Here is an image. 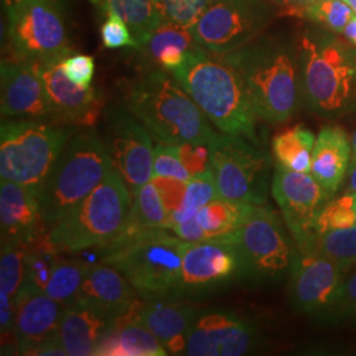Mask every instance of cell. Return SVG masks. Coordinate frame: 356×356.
<instances>
[{"instance_id": "cell-1", "label": "cell", "mask_w": 356, "mask_h": 356, "mask_svg": "<svg viewBox=\"0 0 356 356\" xmlns=\"http://www.w3.org/2000/svg\"><path fill=\"white\" fill-rule=\"evenodd\" d=\"M220 132L259 145L254 102L241 73L223 54L198 47L170 72Z\"/></svg>"}, {"instance_id": "cell-2", "label": "cell", "mask_w": 356, "mask_h": 356, "mask_svg": "<svg viewBox=\"0 0 356 356\" xmlns=\"http://www.w3.org/2000/svg\"><path fill=\"white\" fill-rule=\"evenodd\" d=\"M223 56L243 76L259 119L275 124L292 119L302 101L294 42L280 36H259Z\"/></svg>"}, {"instance_id": "cell-3", "label": "cell", "mask_w": 356, "mask_h": 356, "mask_svg": "<svg viewBox=\"0 0 356 356\" xmlns=\"http://www.w3.org/2000/svg\"><path fill=\"white\" fill-rule=\"evenodd\" d=\"M123 101L159 143L209 145L216 135L189 92L164 69L145 67L126 82Z\"/></svg>"}, {"instance_id": "cell-4", "label": "cell", "mask_w": 356, "mask_h": 356, "mask_svg": "<svg viewBox=\"0 0 356 356\" xmlns=\"http://www.w3.org/2000/svg\"><path fill=\"white\" fill-rule=\"evenodd\" d=\"M296 45L307 108L327 119L355 113V47L322 26L304 31Z\"/></svg>"}, {"instance_id": "cell-5", "label": "cell", "mask_w": 356, "mask_h": 356, "mask_svg": "<svg viewBox=\"0 0 356 356\" xmlns=\"http://www.w3.org/2000/svg\"><path fill=\"white\" fill-rule=\"evenodd\" d=\"M165 229H145L99 247L101 263L119 270L144 301L176 297L189 242Z\"/></svg>"}, {"instance_id": "cell-6", "label": "cell", "mask_w": 356, "mask_h": 356, "mask_svg": "<svg viewBox=\"0 0 356 356\" xmlns=\"http://www.w3.org/2000/svg\"><path fill=\"white\" fill-rule=\"evenodd\" d=\"M113 168L102 138L94 127L73 134L38 195L49 229L94 191Z\"/></svg>"}, {"instance_id": "cell-7", "label": "cell", "mask_w": 356, "mask_h": 356, "mask_svg": "<svg viewBox=\"0 0 356 356\" xmlns=\"http://www.w3.org/2000/svg\"><path fill=\"white\" fill-rule=\"evenodd\" d=\"M131 204L127 185L113 166L81 204L48 229L49 239L61 254L102 247L119 234Z\"/></svg>"}, {"instance_id": "cell-8", "label": "cell", "mask_w": 356, "mask_h": 356, "mask_svg": "<svg viewBox=\"0 0 356 356\" xmlns=\"http://www.w3.org/2000/svg\"><path fill=\"white\" fill-rule=\"evenodd\" d=\"M74 127L42 120H6L0 129V177L36 195L73 136Z\"/></svg>"}, {"instance_id": "cell-9", "label": "cell", "mask_w": 356, "mask_h": 356, "mask_svg": "<svg viewBox=\"0 0 356 356\" xmlns=\"http://www.w3.org/2000/svg\"><path fill=\"white\" fill-rule=\"evenodd\" d=\"M229 243L242 254L247 280L270 284L289 276L297 245L284 219L267 204L254 206Z\"/></svg>"}, {"instance_id": "cell-10", "label": "cell", "mask_w": 356, "mask_h": 356, "mask_svg": "<svg viewBox=\"0 0 356 356\" xmlns=\"http://www.w3.org/2000/svg\"><path fill=\"white\" fill-rule=\"evenodd\" d=\"M7 11V38L13 60H64L73 51L65 0H24Z\"/></svg>"}, {"instance_id": "cell-11", "label": "cell", "mask_w": 356, "mask_h": 356, "mask_svg": "<svg viewBox=\"0 0 356 356\" xmlns=\"http://www.w3.org/2000/svg\"><path fill=\"white\" fill-rule=\"evenodd\" d=\"M210 163L220 198L243 204H266L270 189V157L252 141L216 134L209 143Z\"/></svg>"}, {"instance_id": "cell-12", "label": "cell", "mask_w": 356, "mask_h": 356, "mask_svg": "<svg viewBox=\"0 0 356 356\" xmlns=\"http://www.w3.org/2000/svg\"><path fill=\"white\" fill-rule=\"evenodd\" d=\"M272 0H211L191 26L195 42L216 54L241 49L259 38L276 16Z\"/></svg>"}, {"instance_id": "cell-13", "label": "cell", "mask_w": 356, "mask_h": 356, "mask_svg": "<svg viewBox=\"0 0 356 356\" xmlns=\"http://www.w3.org/2000/svg\"><path fill=\"white\" fill-rule=\"evenodd\" d=\"M288 277L289 301L297 312L325 323L343 319L344 270L316 245L297 248Z\"/></svg>"}, {"instance_id": "cell-14", "label": "cell", "mask_w": 356, "mask_h": 356, "mask_svg": "<svg viewBox=\"0 0 356 356\" xmlns=\"http://www.w3.org/2000/svg\"><path fill=\"white\" fill-rule=\"evenodd\" d=\"M151 138L148 129L124 104L104 108L103 144L132 200L152 179L154 149Z\"/></svg>"}, {"instance_id": "cell-15", "label": "cell", "mask_w": 356, "mask_h": 356, "mask_svg": "<svg viewBox=\"0 0 356 356\" xmlns=\"http://www.w3.org/2000/svg\"><path fill=\"white\" fill-rule=\"evenodd\" d=\"M241 279H245V268L235 244L189 242L175 300L204 297Z\"/></svg>"}, {"instance_id": "cell-16", "label": "cell", "mask_w": 356, "mask_h": 356, "mask_svg": "<svg viewBox=\"0 0 356 356\" xmlns=\"http://www.w3.org/2000/svg\"><path fill=\"white\" fill-rule=\"evenodd\" d=\"M270 194L280 207L281 216L297 248L316 244V222L331 198L310 173L293 172L276 163Z\"/></svg>"}, {"instance_id": "cell-17", "label": "cell", "mask_w": 356, "mask_h": 356, "mask_svg": "<svg viewBox=\"0 0 356 356\" xmlns=\"http://www.w3.org/2000/svg\"><path fill=\"white\" fill-rule=\"evenodd\" d=\"M254 323L229 309L200 312L193 323L185 355L241 356L257 343Z\"/></svg>"}, {"instance_id": "cell-18", "label": "cell", "mask_w": 356, "mask_h": 356, "mask_svg": "<svg viewBox=\"0 0 356 356\" xmlns=\"http://www.w3.org/2000/svg\"><path fill=\"white\" fill-rule=\"evenodd\" d=\"M32 64L44 82L57 124L81 128L97 124L104 108L99 90L73 83L65 74L63 60Z\"/></svg>"}, {"instance_id": "cell-19", "label": "cell", "mask_w": 356, "mask_h": 356, "mask_svg": "<svg viewBox=\"0 0 356 356\" xmlns=\"http://www.w3.org/2000/svg\"><path fill=\"white\" fill-rule=\"evenodd\" d=\"M0 81L3 118L56 123L44 82L32 63L3 60L0 66Z\"/></svg>"}, {"instance_id": "cell-20", "label": "cell", "mask_w": 356, "mask_h": 356, "mask_svg": "<svg viewBox=\"0 0 356 356\" xmlns=\"http://www.w3.org/2000/svg\"><path fill=\"white\" fill-rule=\"evenodd\" d=\"M64 309V304L45 292L22 288L15 300L13 335L17 353L38 355L56 341Z\"/></svg>"}, {"instance_id": "cell-21", "label": "cell", "mask_w": 356, "mask_h": 356, "mask_svg": "<svg viewBox=\"0 0 356 356\" xmlns=\"http://www.w3.org/2000/svg\"><path fill=\"white\" fill-rule=\"evenodd\" d=\"M198 313L194 306L178 304L175 300H154L140 301L134 317L160 339L169 354L181 355L186 351Z\"/></svg>"}, {"instance_id": "cell-22", "label": "cell", "mask_w": 356, "mask_h": 356, "mask_svg": "<svg viewBox=\"0 0 356 356\" xmlns=\"http://www.w3.org/2000/svg\"><path fill=\"white\" fill-rule=\"evenodd\" d=\"M136 296L139 294L119 270L101 263L90 268L76 300L95 307L115 322L140 302Z\"/></svg>"}, {"instance_id": "cell-23", "label": "cell", "mask_w": 356, "mask_h": 356, "mask_svg": "<svg viewBox=\"0 0 356 356\" xmlns=\"http://www.w3.org/2000/svg\"><path fill=\"white\" fill-rule=\"evenodd\" d=\"M0 220L1 241L28 244L48 231L41 216L38 195L13 181L1 179Z\"/></svg>"}, {"instance_id": "cell-24", "label": "cell", "mask_w": 356, "mask_h": 356, "mask_svg": "<svg viewBox=\"0 0 356 356\" xmlns=\"http://www.w3.org/2000/svg\"><path fill=\"white\" fill-rule=\"evenodd\" d=\"M353 143L341 126L327 124L321 128L313 148L310 175L334 198L350 172Z\"/></svg>"}, {"instance_id": "cell-25", "label": "cell", "mask_w": 356, "mask_h": 356, "mask_svg": "<svg viewBox=\"0 0 356 356\" xmlns=\"http://www.w3.org/2000/svg\"><path fill=\"white\" fill-rule=\"evenodd\" d=\"M114 321L79 300L65 306L58 327V341L66 355H95L103 335Z\"/></svg>"}, {"instance_id": "cell-26", "label": "cell", "mask_w": 356, "mask_h": 356, "mask_svg": "<svg viewBox=\"0 0 356 356\" xmlns=\"http://www.w3.org/2000/svg\"><path fill=\"white\" fill-rule=\"evenodd\" d=\"M136 307L127 316L115 321L99 341L95 355L164 356L169 354L160 339L135 319L134 314Z\"/></svg>"}, {"instance_id": "cell-27", "label": "cell", "mask_w": 356, "mask_h": 356, "mask_svg": "<svg viewBox=\"0 0 356 356\" xmlns=\"http://www.w3.org/2000/svg\"><path fill=\"white\" fill-rule=\"evenodd\" d=\"M102 16L118 15L129 26L138 49L163 23L157 0H90Z\"/></svg>"}, {"instance_id": "cell-28", "label": "cell", "mask_w": 356, "mask_h": 356, "mask_svg": "<svg viewBox=\"0 0 356 356\" xmlns=\"http://www.w3.org/2000/svg\"><path fill=\"white\" fill-rule=\"evenodd\" d=\"M252 209L254 204L218 197L201 207L195 218L207 235V242L229 243L232 235L242 227Z\"/></svg>"}, {"instance_id": "cell-29", "label": "cell", "mask_w": 356, "mask_h": 356, "mask_svg": "<svg viewBox=\"0 0 356 356\" xmlns=\"http://www.w3.org/2000/svg\"><path fill=\"white\" fill-rule=\"evenodd\" d=\"M169 219L159 191L149 181L134 198L127 219L114 239H126L145 229H168Z\"/></svg>"}, {"instance_id": "cell-30", "label": "cell", "mask_w": 356, "mask_h": 356, "mask_svg": "<svg viewBox=\"0 0 356 356\" xmlns=\"http://www.w3.org/2000/svg\"><path fill=\"white\" fill-rule=\"evenodd\" d=\"M316 138L304 124L281 131L272 140L276 163L293 172L310 173Z\"/></svg>"}, {"instance_id": "cell-31", "label": "cell", "mask_w": 356, "mask_h": 356, "mask_svg": "<svg viewBox=\"0 0 356 356\" xmlns=\"http://www.w3.org/2000/svg\"><path fill=\"white\" fill-rule=\"evenodd\" d=\"M60 251L51 242L48 231L26 244V279L22 288L45 292L51 273L61 260Z\"/></svg>"}, {"instance_id": "cell-32", "label": "cell", "mask_w": 356, "mask_h": 356, "mask_svg": "<svg viewBox=\"0 0 356 356\" xmlns=\"http://www.w3.org/2000/svg\"><path fill=\"white\" fill-rule=\"evenodd\" d=\"M282 15L304 19L332 33L341 35L356 13L344 0H317L309 6Z\"/></svg>"}, {"instance_id": "cell-33", "label": "cell", "mask_w": 356, "mask_h": 356, "mask_svg": "<svg viewBox=\"0 0 356 356\" xmlns=\"http://www.w3.org/2000/svg\"><path fill=\"white\" fill-rule=\"evenodd\" d=\"M170 45H177L188 51L200 47L191 35V28L163 22L138 51L147 67H157L161 53Z\"/></svg>"}, {"instance_id": "cell-34", "label": "cell", "mask_w": 356, "mask_h": 356, "mask_svg": "<svg viewBox=\"0 0 356 356\" xmlns=\"http://www.w3.org/2000/svg\"><path fill=\"white\" fill-rule=\"evenodd\" d=\"M91 267V264L81 260H65L61 257L51 273L45 293L65 306L69 305L76 300Z\"/></svg>"}, {"instance_id": "cell-35", "label": "cell", "mask_w": 356, "mask_h": 356, "mask_svg": "<svg viewBox=\"0 0 356 356\" xmlns=\"http://www.w3.org/2000/svg\"><path fill=\"white\" fill-rule=\"evenodd\" d=\"M219 197L216 188V175L213 168L207 169L204 173L191 176L188 182V191L184 200V204L175 216H170L168 229H170L175 225L188 222L197 216L201 207L209 204L210 201Z\"/></svg>"}, {"instance_id": "cell-36", "label": "cell", "mask_w": 356, "mask_h": 356, "mask_svg": "<svg viewBox=\"0 0 356 356\" xmlns=\"http://www.w3.org/2000/svg\"><path fill=\"white\" fill-rule=\"evenodd\" d=\"M26 244L20 241H1L0 291L15 302L26 279Z\"/></svg>"}, {"instance_id": "cell-37", "label": "cell", "mask_w": 356, "mask_h": 356, "mask_svg": "<svg viewBox=\"0 0 356 356\" xmlns=\"http://www.w3.org/2000/svg\"><path fill=\"white\" fill-rule=\"evenodd\" d=\"M314 245L321 254L346 270L356 264V226L318 234Z\"/></svg>"}, {"instance_id": "cell-38", "label": "cell", "mask_w": 356, "mask_h": 356, "mask_svg": "<svg viewBox=\"0 0 356 356\" xmlns=\"http://www.w3.org/2000/svg\"><path fill=\"white\" fill-rule=\"evenodd\" d=\"M356 226V194L343 193L335 195L321 210L316 222V236L331 229Z\"/></svg>"}, {"instance_id": "cell-39", "label": "cell", "mask_w": 356, "mask_h": 356, "mask_svg": "<svg viewBox=\"0 0 356 356\" xmlns=\"http://www.w3.org/2000/svg\"><path fill=\"white\" fill-rule=\"evenodd\" d=\"M211 0H157L164 23L191 28L202 15Z\"/></svg>"}, {"instance_id": "cell-40", "label": "cell", "mask_w": 356, "mask_h": 356, "mask_svg": "<svg viewBox=\"0 0 356 356\" xmlns=\"http://www.w3.org/2000/svg\"><path fill=\"white\" fill-rule=\"evenodd\" d=\"M153 176H169L186 182L191 179L189 172L179 160L176 144L159 143L154 147Z\"/></svg>"}, {"instance_id": "cell-41", "label": "cell", "mask_w": 356, "mask_h": 356, "mask_svg": "<svg viewBox=\"0 0 356 356\" xmlns=\"http://www.w3.org/2000/svg\"><path fill=\"white\" fill-rule=\"evenodd\" d=\"M101 38L103 45L107 49L119 48H135L138 49V42L134 38L127 23L118 15H108L104 17L101 26Z\"/></svg>"}, {"instance_id": "cell-42", "label": "cell", "mask_w": 356, "mask_h": 356, "mask_svg": "<svg viewBox=\"0 0 356 356\" xmlns=\"http://www.w3.org/2000/svg\"><path fill=\"white\" fill-rule=\"evenodd\" d=\"M151 181L159 191L169 216H175L184 204L189 181L186 182L169 176H153Z\"/></svg>"}, {"instance_id": "cell-43", "label": "cell", "mask_w": 356, "mask_h": 356, "mask_svg": "<svg viewBox=\"0 0 356 356\" xmlns=\"http://www.w3.org/2000/svg\"><path fill=\"white\" fill-rule=\"evenodd\" d=\"M63 69L73 83L81 88H90L95 73V61L89 54L72 53L63 60Z\"/></svg>"}, {"instance_id": "cell-44", "label": "cell", "mask_w": 356, "mask_h": 356, "mask_svg": "<svg viewBox=\"0 0 356 356\" xmlns=\"http://www.w3.org/2000/svg\"><path fill=\"white\" fill-rule=\"evenodd\" d=\"M176 147L179 160L191 176H197L211 168L209 145L184 143L177 144Z\"/></svg>"}, {"instance_id": "cell-45", "label": "cell", "mask_w": 356, "mask_h": 356, "mask_svg": "<svg viewBox=\"0 0 356 356\" xmlns=\"http://www.w3.org/2000/svg\"><path fill=\"white\" fill-rule=\"evenodd\" d=\"M343 319L356 326V264L344 270Z\"/></svg>"}, {"instance_id": "cell-46", "label": "cell", "mask_w": 356, "mask_h": 356, "mask_svg": "<svg viewBox=\"0 0 356 356\" xmlns=\"http://www.w3.org/2000/svg\"><path fill=\"white\" fill-rule=\"evenodd\" d=\"M172 231L177 235L178 238L186 241V242H207V235L204 229L198 223L197 218H191L188 222H182L175 225Z\"/></svg>"}, {"instance_id": "cell-47", "label": "cell", "mask_w": 356, "mask_h": 356, "mask_svg": "<svg viewBox=\"0 0 356 356\" xmlns=\"http://www.w3.org/2000/svg\"><path fill=\"white\" fill-rule=\"evenodd\" d=\"M272 1L280 7L281 15H282L288 11H293V10L309 6L317 0H272Z\"/></svg>"}, {"instance_id": "cell-48", "label": "cell", "mask_w": 356, "mask_h": 356, "mask_svg": "<svg viewBox=\"0 0 356 356\" xmlns=\"http://www.w3.org/2000/svg\"><path fill=\"white\" fill-rule=\"evenodd\" d=\"M344 38L350 44H353L356 48V15L351 19V22L347 24L343 32Z\"/></svg>"}, {"instance_id": "cell-49", "label": "cell", "mask_w": 356, "mask_h": 356, "mask_svg": "<svg viewBox=\"0 0 356 356\" xmlns=\"http://www.w3.org/2000/svg\"><path fill=\"white\" fill-rule=\"evenodd\" d=\"M346 189L344 193H353L356 194V164L350 168V172L346 178Z\"/></svg>"}, {"instance_id": "cell-50", "label": "cell", "mask_w": 356, "mask_h": 356, "mask_svg": "<svg viewBox=\"0 0 356 356\" xmlns=\"http://www.w3.org/2000/svg\"><path fill=\"white\" fill-rule=\"evenodd\" d=\"M351 143H353V157H351V166H353L356 164V128L355 132H354L353 136H351ZM351 166H350V168H351Z\"/></svg>"}, {"instance_id": "cell-51", "label": "cell", "mask_w": 356, "mask_h": 356, "mask_svg": "<svg viewBox=\"0 0 356 356\" xmlns=\"http://www.w3.org/2000/svg\"><path fill=\"white\" fill-rule=\"evenodd\" d=\"M22 1H24V0H3L6 10H7V8H10V7H13V6L19 4V3H22Z\"/></svg>"}, {"instance_id": "cell-52", "label": "cell", "mask_w": 356, "mask_h": 356, "mask_svg": "<svg viewBox=\"0 0 356 356\" xmlns=\"http://www.w3.org/2000/svg\"><path fill=\"white\" fill-rule=\"evenodd\" d=\"M353 10H354V13H356V0H344Z\"/></svg>"}]
</instances>
